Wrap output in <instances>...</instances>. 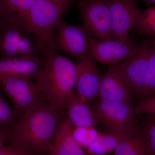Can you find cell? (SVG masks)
Returning <instances> with one entry per match:
<instances>
[{"instance_id":"cell-30","label":"cell","mask_w":155,"mask_h":155,"mask_svg":"<svg viewBox=\"0 0 155 155\" xmlns=\"http://www.w3.org/2000/svg\"><path fill=\"white\" fill-rule=\"evenodd\" d=\"M86 155H89V154H86Z\"/></svg>"},{"instance_id":"cell-29","label":"cell","mask_w":155,"mask_h":155,"mask_svg":"<svg viewBox=\"0 0 155 155\" xmlns=\"http://www.w3.org/2000/svg\"><path fill=\"white\" fill-rule=\"evenodd\" d=\"M145 1L149 5H155V0H145Z\"/></svg>"},{"instance_id":"cell-10","label":"cell","mask_w":155,"mask_h":155,"mask_svg":"<svg viewBox=\"0 0 155 155\" xmlns=\"http://www.w3.org/2000/svg\"><path fill=\"white\" fill-rule=\"evenodd\" d=\"M88 41L94 60L110 66L132 57L139 47L130 37L125 40L100 41L88 36Z\"/></svg>"},{"instance_id":"cell-1","label":"cell","mask_w":155,"mask_h":155,"mask_svg":"<svg viewBox=\"0 0 155 155\" xmlns=\"http://www.w3.org/2000/svg\"><path fill=\"white\" fill-rule=\"evenodd\" d=\"M61 119L59 111L44 102L14 123L9 142L31 155L50 153Z\"/></svg>"},{"instance_id":"cell-11","label":"cell","mask_w":155,"mask_h":155,"mask_svg":"<svg viewBox=\"0 0 155 155\" xmlns=\"http://www.w3.org/2000/svg\"><path fill=\"white\" fill-rule=\"evenodd\" d=\"M88 36L83 27L70 25L62 20L56 31L55 49L67 53L79 62L90 50Z\"/></svg>"},{"instance_id":"cell-15","label":"cell","mask_w":155,"mask_h":155,"mask_svg":"<svg viewBox=\"0 0 155 155\" xmlns=\"http://www.w3.org/2000/svg\"><path fill=\"white\" fill-rule=\"evenodd\" d=\"M75 127L68 118H61L55 133L50 155H86L73 136Z\"/></svg>"},{"instance_id":"cell-7","label":"cell","mask_w":155,"mask_h":155,"mask_svg":"<svg viewBox=\"0 0 155 155\" xmlns=\"http://www.w3.org/2000/svg\"><path fill=\"white\" fill-rule=\"evenodd\" d=\"M0 89L11 102L19 119L44 102L36 81L19 78H0Z\"/></svg>"},{"instance_id":"cell-22","label":"cell","mask_w":155,"mask_h":155,"mask_svg":"<svg viewBox=\"0 0 155 155\" xmlns=\"http://www.w3.org/2000/svg\"><path fill=\"white\" fill-rule=\"evenodd\" d=\"M100 134L95 127H75L73 136L81 146L87 148L94 141Z\"/></svg>"},{"instance_id":"cell-21","label":"cell","mask_w":155,"mask_h":155,"mask_svg":"<svg viewBox=\"0 0 155 155\" xmlns=\"http://www.w3.org/2000/svg\"><path fill=\"white\" fill-rule=\"evenodd\" d=\"M152 46L150 56L145 87L142 98L155 96V39L152 40Z\"/></svg>"},{"instance_id":"cell-3","label":"cell","mask_w":155,"mask_h":155,"mask_svg":"<svg viewBox=\"0 0 155 155\" xmlns=\"http://www.w3.org/2000/svg\"><path fill=\"white\" fill-rule=\"evenodd\" d=\"M71 5L51 0H36L24 18L44 59L57 51L54 45L56 31Z\"/></svg>"},{"instance_id":"cell-13","label":"cell","mask_w":155,"mask_h":155,"mask_svg":"<svg viewBox=\"0 0 155 155\" xmlns=\"http://www.w3.org/2000/svg\"><path fill=\"white\" fill-rule=\"evenodd\" d=\"M91 50L76 64L77 69L76 92L87 103L98 96L101 77Z\"/></svg>"},{"instance_id":"cell-2","label":"cell","mask_w":155,"mask_h":155,"mask_svg":"<svg viewBox=\"0 0 155 155\" xmlns=\"http://www.w3.org/2000/svg\"><path fill=\"white\" fill-rule=\"evenodd\" d=\"M76 80V64L54 51L45 58L36 81L44 101L60 112L66 107L68 97L74 91Z\"/></svg>"},{"instance_id":"cell-23","label":"cell","mask_w":155,"mask_h":155,"mask_svg":"<svg viewBox=\"0 0 155 155\" xmlns=\"http://www.w3.org/2000/svg\"><path fill=\"white\" fill-rule=\"evenodd\" d=\"M140 132L144 138L150 155H155V123L147 118L144 120Z\"/></svg>"},{"instance_id":"cell-18","label":"cell","mask_w":155,"mask_h":155,"mask_svg":"<svg viewBox=\"0 0 155 155\" xmlns=\"http://www.w3.org/2000/svg\"><path fill=\"white\" fill-rule=\"evenodd\" d=\"M114 152V155H150L140 129L122 141Z\"/></svg>"},{"instance_id":"cell-5","label":"cell","mask_w":155,"mask_h":155,"mask_svg":"<svg viewBox=\"0 0 155 155\" xmlns=\"http://www.w3.org/2000/svg\"><path fill=\"white\" fill-rule=\"evenodd\" d=\"M91 107L96 123L104 127V132L120 133L139 128L134 109L125 103L100 100Z\"/></svg>"},{"instance_id":"cell-16","label":"cell","mask_w":155,"mask_h":155,"mask_svg":"<svg viewBox=\"0 0 155 155\" xmlns=\"http://www.w3.org/2000/svg\"><path fill=\"white\" fill-rule=\"evenodd\" d=\"M66 107L68 118L75 127H95L96 123L91 107L80 98L76 92L68 97Z\"/></svg>"},{"instance_id":"cell-27","label":"cell","mask_w":155,"mask_h":155,"mask_svg":"<svg viewBox=\"0 0 155 155\" xmlns=\"http://www.w3.org/2000/svg\"><path fill=\"white\" fill-rule=\"evenodd\" d=\"M9 142V134L0 130V146Z\"/></svg>"},{"instance_id":"cell-14","label":"cell","mask_w":155,"mask_h":155,"mask_svg":"<svg viewBox=\"0 0 155 155\" xmlns=\"http://www.w3.org/2000/svg\"><path fill=\"white\" fill-rule=\"evenodd\" d=\"M45 59L34 56H18L0 60V78L15 77L36 81L41 74Z\"/></svg>"},{"instance_id":"cell-24","label":"cell","mask_w":155,"mask_h":155,"mask_svg":"<svg viewBox=\"0 0 155 155\" xmlns=\"http://www.w3.org/2000/svg\"><path fill=\"white\" fill-rule=\"evenodd\" d=\"M136 115L155 113V96L142 98L134 109Z\"/></svg>"},{"instance_id":"cell-9","label":"cell","mask_w":155,"mask_h":155,"mask_svg":"<svg viewBox=\"0 0 155 155\" xmlns=\"http://www.w3.org/2000/svg\"><path fill=\"white\" fill-rule=\"evenodd\" d=\"M152 46V40L145 39L132 57L115 64L140 99L144 93Z\"/></svg>"},{"instance_id":"cell-12","label":"cell","mask_w":155,"mask_h":155,"mask_svg":"<svg viewBox=\"0 0 155 155\" xmlns=\"http://www.w3.org/2000/svg\"><path fill=\"white\" fill-rule=\"evenodd\" d=\"M134 94L128 81L115 64L110 66L101 76L98 94L100 100L121 102L132 107Z\"/></svg>"},{"instance_id":"cell-25","label":"cell","mask_w":155,"mask_h":155,"mask_svg":"<svg viewBox=\"0 0 155 155\" xmlns=\"http://www.w3.org/2000/svg\"><path fill=\"white\" fill-rule=\"evenodd\" d=\"M0 155H31L15 145H5L0 146Z\"/></svg>"},{"instance_id":"cell-28","label":"cell","mask_w":155,"mask_h":155,"mask_svg":"<svg viewBox=\"0 0 155 155\" xmlns=\"http://www.w3.org/2000/svg\"><path fill=\"white\" fill-rule=\"evenodd\" d=\"M148 116L147 117L148 118L155 123V113L148 114Z\"/></svg>"},{"instance_id":"cell-26","label":"cell","mask_w":155,"mask_h":155,"mask_svg":"<svg viewBox=\"0 0 155 155\" xmlns=\"http://www.w3.org/2000/svg\"><path fill=\"white\" fill-rule=\"evenodd\" d=\"M142 14L149 27L155 25V5L149 8Z\"/></svg>"},{"instance_id":"cell-6","label":"cell","mask_w":155,"mask_h":155,"mask_svg":"<svg viewBox=\"0 0 155 155\" xmlns=\"http://www.w3.org/2000/svg\"><path fill=\"white\" fill-rule=\"evenodd\" d=\"M112 19V38L125 40L130 38L129 31L152 35L142 13L134 0H109Z\"/></svg>"},{"instance_id":"cell-20","label":"cell","mask_w":155,"mask_h":155,"mask_svg":"<svg viewBox=\"0 0 155 155\" xmlns=\"http://www.w3.org/2000/svg\"><path fill=\"white\" fill-rule=\"evenodd\" d=\"M0 89V130L8 133L11 127L19 119L14 109L6 101Z\"/></svg>"},{"instance_id":"cell-19","label":"cell","mask_w":155,"mask_h":155,"mask_svg":"<svg viewBox=\"0 0 155 155\" xmlns=\"http://www.w3.org/2000/svg\"><path fill=\"white\" fill-rule=\"evenodd\" d=\"M36 0H0V18L15 17L24 19Z\"/></svg>"},{"instance_id":"cell-8","label":"cell","mask_w":155,"mask_h":155,"mask_svg":"<svg viewBox=\"0 0 155 155\" xmlns=\"http://www.w3.org/2000/svg\"><path fill=\"white\" fill-rule=\"evenodd\" d=\"M83 27L90 37L100 41L112 38V19L109 0H82L78 3Z\"/></svg>"},{"instance_id":"cell-17","label":"cell","mask_w":155,"mask_h":155,"mask_svg":"<svg viewBox=\"0 0 155 155\" xmlns=\"http://www.w3.org/2000/svg\"><path fill=\"white\" fill-rule=\"evenodd\" d=\"M139 128L120 133L100 132L94 141L87 148L88 154L107 155L113 153L122 141L135 133Z\"/></svg>"},{"instance_id":"cell-4","label":"cell","mask_w":155,"mask_h":155,"mask_svg":"<svg viewBox=\"0 0 155 155\" xmlns=\"http://www.w3.org/2000/svg\"><path fill=\"white\" fill-rule=\"evenodd\" d=\"M0 51L3 58L25 56L44 58L28 24L22 17L0 18Z\"/></svg>"}]
</instances>
